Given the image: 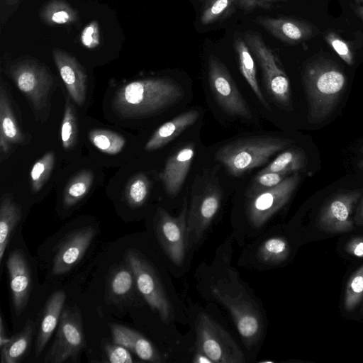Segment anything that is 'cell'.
Here are the masks:
<instances>
[{
	"label": "cell",
	"instance_id": "1",
	"mask_svg": "<svg viewBox=\"0 0 363 363\" xmlns=\"http://www.w3.org/2000/svg\"><path fill=\"white\" fill-rule=\"evenodd\" d=\"M182 86L167 77L139 79L121 86L113 98L116 113L125 118L151 116L179 101Z\"/></svg>",
	"mask_w": 363,
	"mask_h": 363
},
{
	"label": "cell",
	"instance_id": "2",
	"mask_svg": "<svg viewBox=\"0 0 363 363\" xmlns=\"http://www.w3.org/2000/svg\"><path fill=\"white\" fill-rule=\"evenodd\" d=\"M291 141L272 135H254L238 138L220 147L216 159L229 174L239 177L266 163Z\"/></svg>",
	"mask_w": 363,
	"mask_h": 363
},
{
	"label": "cell",
	"instance_id": "3",
	"mask_svg": "<svg viewBox=\"0 0 363 363\" xmlns=\"http://www.w3.org/2000/svg\"><path fill=\"white\" fill-rule=\"evenodd\" d=\"M303 81L309 101L310 121L323 119L333 109L345 88V74L332 61L319 59L308 65Z\"/></svg>",
	"mask_w": 363,
	"mask_h": 363
},
{
	"label": "cell",
	"instance_id": "4",
	"mask_svg": "<svg viewBox=\"0 0 363 363\" xmlns=\"http://www.w3.org/2000/svg\"><path fill=\"white\" fill-rule=\"evenodd\" d=\"M191 190L186 222L187 250L203 237L216 216L222 200L218 178L208 170L195 177Z\"/></svg>",
	"mask_w": 363,
	"mask_h": 363
},
{
	"label": "cell",
	"instance_id": "5",
	"mask_svg": "<svg viewBox=\"0 0 363 363\" xmlns=\"http://www.w3.org/2000/svg\"><path fill=\"white\" fill-rule=\"evenodd\" d=\"M212 296L223 305L236 325L245 345H256L263 332V321L257 303L244 290L232 289L224 280L211 286Z\"/></svg>",
	"mask_w": 363,
	"mask_h": 363
},
{
	"label": "cell",
	"instance_id": "6",
	"mask_svg": "<svg viewBox=\"0 0 363 363\" xmlns=\"http://www.w3.org/2000/svg\"><path fill=\"white\" fill-rule=\"evenodd\" d=\"M196 350L213 363H243L245 356L232 337L211 316L200 313L196 321Z\"/></svg>",
	"mask_w": 363,
	"mask_h": 363
},
{
	"label": "cell",
	"instance_id": "7",
	"mask_svg": "<svg viewBox=\"0 0 363 363\" xmlns=\"http://www.w3.org/2000/svg\"><path fill=\"white\" fill-rule=\"evenodd\" d=\"M243 37L260 67L268 94L279 104L289 106V80L275 52L257 32L247 31Z\"/></svg>",
	"mask_w": 363,
	"mask_h": 363
},
{
	"label": "cell",
	"instance_id": "8",
	"mask_svg": "<svg viewBox=\"0 0 363 363\" xmlns=\"http://www.w3.org/2000/svg\"><path fill=\"white\" fill-rule=\"evenodd\" d=\"M86 346L82 317L77 308L63 309L55 339L45 356L47 363L77 360Z\"/></svg>",
	"mask_w": 363,
	"mask_h": 363
},
{
	"label": "cell",
	"instance_id": "9",
	"mask_svg": "<svg viewBox=\"0 0 363 363\" xmlns=\"http://www.w3.org/2000/svg\"><path fill=\"white\" fill-rule=\"evenodd\" d=\"M126 259L133 272L140 294L163 322L170 321L174 317V311L153 267L135 250L128 251Z\"/></svg>",
	"mask_w": 363,
	"mask_h": 363
},
{
	"label": "cell",
	"instance_id": "10",
	"mask_svg": "<svg viewBox=\"0 0 363 363\" xmlns=\"http://www.w3.org/2000/svg\"><path fill=\"white\" fill-rule=\"evenodd\" d=\"M298 182L299 176L295 174L274 187L247 193L246 213L252 225L260 228L266 223L288 202Z\"/></svg>",
	"mask_w": 363,
	"mask_h": 363
},
{
	"label": "cell",
	"instance_id": "11",
	"mask_svg": "<svg viewBox=\"0 0 363 363\" xmlns=\"http://www.w3.org/2000/svg\"><path fill=\"white\" fill-rule=\"evenodd\" d=\"M208 72L211 90L221 108L228 114L251 119L250 108L230 72L222 61L214 55L208 57Z\"/></svg>",
	"mask_w": 363,
	"mask_h": 363
},
{
	"label": "cell",
	"instance_id": "12",
	"mask_svg": "<svg viewBox=\"0 0 363 363\" xmlns=\"http://www.w3.org/2000/svg\"><path fill=\"white\" fill-rule=\"evenodd\" d=\"M9 74L33 110L40 111L46 106L53 79L43 65L33 60H24L11 65Z\"/></svg>",
	"mask_w": 363,
	"mask_h": 363
},
{
	"label": "cell",
	"instance_id": "13",
	"mask_svg": "<svg viewBox=\"0 0 363 363\" xmlns=\"http://www.w3.org/2000/svg\"><path fill=\"white\" fill-rule=\"evenodd\" d=\"M188 203L184 199L182 210L177 216H171L160 208L157 212L155 230L158 240L171 261L181 265L185 258L186 247V222Z\"/></svg>",
	"mask_w": 363,
	"mask_h": 363
},
{
	"label": "cell",
	"instance_id": "14",
	"mask_svg": "<svg viewBox=\"0 0 363 363\" xmlns=\"http://www.w3.org/2000/svg\"><path fill=\"white\" fill-rule=\"evenodd\" d=\"M96 231L89 226L75 230L59 245L55 254L52 272L55 275H61L71 270L83 257Z\"/></svg>",
	"mask_w": 363,
	"mask_h": 363
},
{
	"label": "cell",
	"instance_id": "15",
	"mask_svg": "<svg viewBox=\"0 0 363 363\" xmlns=\"http://www.w3.org/2000/svg\"><path fill=\"white\" fill-rule=\"evenodd\" d=\"M361 196L354 191L340 194L330 200L319 216L320 228L328 233H345L353 229L351 214L354 205Z\"/></svg>",
	"mask_w": 363,
	"mask_h": 363
},
{
	"label": "cell",
	"instance_id": "16",
	"mask_svg": "<svg viewBox=\"0 0 363 363\" xmlns=\"http://www.w3.org/2000/svg\"><path fill=\"white\" fill-rule=\"evenodd\" d=\"M52 54L69 96L77 105L82 106L86 99L87 86L84 67L74 57L62 50L54 48Z\"/></svg>",
	"mask_w": 363,
	"mask_h": 363
},
{
	"label": "cell",
	"instance_id": "17",
	"mask_svg": "<svg viewBox=\"0 0 363 363\" xmlns=\"http://www.w3.org/2000/svg\"><path fill=\"white\" fill-rule=\"evenodd\" d=\"M12 303L16 314L26 308L30 296L31 277L28 263L23 253L16 250L7 259Z\"/></svg>",
	"mask_w": 363,
	"mask_h": 363
},
{
	"label": "cell",
	"instance_id": "18",
	"mask_svg": "<svg viewBox=\"0 0 363 363\" xmlns=\"http://www.w3.org/2000/svg\"><path fill=\"white\" fill-rule=\"evenodd\" d=\"M194 155V145L188 143L176 150L166 162L159 177L169 196H175L180 191Z\"/></svg>",
	"mask_w": 363,
	"mask_h": 363
},
{
	"label": "cell",
	"instance_id": "19",
	"mask_svg": "<svg viewBox=\"0 0 363 363\" xmlns=\"http://www.w3.org/2000/svg\"><path fill=\"white\" fill-rule=\"evenodd\" d=\"M255 22L279 40L298 44L314 34L313 27L302 21L288 17L257 16Z\"/></svg>",
	"mask_w": 363,
	"mask_h": 363
},
{
	"label": "cell",
	"instance_id": "20",
	"mask_svg": "<svg viewBox=\"0 0 363 363\" xmlns=\"http://www.w3.org/2000/svg\"><path fill=\"white\" fill-rule=\"evenodd\" d=\"M113 341L133 352L139 358L150 362H162L163 357L154 345L139 332L120 324L111 323Z\"/></svg>",
	"mask_w": 363,
	"mask_h": 363
},
{
	"label": "cell",
	"instance_id": "21",
	"mask_svg": "<svg viewBox=\"0 0 363 363\" xmlns=\"http://www.w3.org/2000/svg\"><path fill=\"white\" fill-rule=\"evenodd\" d=\"M66 295L62 291L53 293L44 307L38 331L35 356H40L59 324L64 309Z\"/></svg>",
	"mask_w": 363,
	"mask_h": 363
},
{
	"label": "cell",
	"instance_id": "22",
	"mask_svg": "<svg viewBox=\"0 0 363 363\" xmlns=\"http://www.w3.org/2000/svg\"><path fill=\"white\" fill-rule=\"evenodd\" d=\"M199 115L197 110H190L164 123L154 132L147 142L145 150L154 151L164 146L193 125L198 120Z\"/></svg>",
	"mask_w": 363,
	"mask_h": 363
},
{
	"label": "cell",
	"instance_id": "23",
	"mask_svg": "<svg viewBox=\"0 0 363 363\" xmlns=\"http://www.w3.org/2000/svg\"><path fill=\"white\" fill-rule=\"evenodd\" d=\"M25 136L20 130L10 105L6 91L0 87V149L6 154L11 145L21 144Z\"/></svg>",
	"mask_w": 363,
	"mask_h": 363
},
{
	"label": "cell",
	"instance_id": "24",
	"mask_svg": "<svg viewBox=\"0 0 363 363\" xmlns=\"http://www.w3.org/2000/svg\"><path fill=\"white\" fill-rule=\"evenodd\" d=\"M233 45L238 55L239 67L242 76L252 89L259 101L267 110L270 106L265 99L257 79V69L251 51L247 45L244 37L240 34L234 35Z\"/></svg>",
	"mask_w": 363,
	"mask_h": 363
},
{
	"label": "cell",
	"instance_id": "25",
	"mask_svg": "<svg viewBox=\"0 0 363 363\" xmlns=\"http://www.w3.org/2000/svg\"><path fill=\"white\" fill-rule=\"evenodd\" d=\"M21 216L19 206L11 196L5 195L0 207V261L3 259L4 252L13 233Z\"/></svg>",
	"mask_w": 363,
	"mask_h": 363
},
{
	"label": "cell",
	"instance_id": "26",
	"mask_svg": "<svg viewBox=\"0 0 363 363\" xmlns=\"http://www.w3.org/2000/svg\"><path fill=\"white\" fill-rule=\"evenodd\" d=\"M33 323L28 320L23 328L5 345L1 347V363H18L27 354L32 340Z\"/></svg>",
	"mask_w": 363,
	"mask_h": 363
},
{
	"label": "cell",
	"instance_id": "27",
	"mask_svg": "<svg viewBox=\"0 0 363 363\" xmlns=\"http://www.w3.org/2000/svg\"><path fill=\"white\" fill-rule=\"evenodd\" d=\"M40 18L49 26L69 25L79 20V15L66 1L50 0L41 9Z\"/></svg>",
	"mask_w": 363,
	"mask_h": 363
},
{
	"label": "cell",
	"instance_id": "28",
	"mask_svg": "<svg viewBox=\"0 0 363 363\" xmlns=\"http://www.w3.org/2000/svg\"><path fill=\"white\" fill-rule=\"evenodd\" d=\"M94 180V173L84 169L72 177L65 187L63 204L70 208L79 202L89 192Z\"/></svg>",
	"mask_w": 363,
	"mask_h": 363
},
{
	"label": "cell",
	"instance_id": "29",
	"mask_svg": "<svg viewBox=\"0 0 363 363\" xmlns=\"http://www.w3.org/2000/svg\"><path fill=\"white\" fill-rule=\"evenodd\" d=\"M135 279L130 267H117L111 274L109 279V293L116 300L123 299L133 291Z\"/></svg>",
	"mask_w": 363,
	"mask_h": 363
},
{
	"label": "cell",
	"instance_id": "30",
	"mask_svg": "<svg viewBox=\"0 0 363 363\" xmlns=\"http://www.w3.org/2000/svg\"><path fill=\"white\" fill-rule=\"evenodd\" d=\"M88 136L95 147L110 155L121 152L126 143L121 135L108 130L94 129L89 132Z\"/></svg>",
	"mask_w": 363,
	"mask_h": 363
},
{
	"label": "cell",
	"instance_id": "31",
	"mask_svg": "<svg viewBox=\"0 0 363 363\" xmlns=\"http://www.w3.org/2000/svg\"><path fill=\"white\" fill-rule=\"evenodd\" d=\"M305 163L303 153L299 150H289L278 155L259 172L290 173L303 168Z\"/></svg>",
	"mask_w": 363,
	"mask_h": 363
},
{
	"label": "cell",
	"instance_id": "32",
	"mask_svg": "<svg viewBox=\"0 0 363 363\" xmlns=\"http://www.w3.org/2000/svg\"><path fill=\"white\" fill-rule=\"evenodd\" d=\"M289 252V245L284 238L272 237L260 245L257 255L264 262L277 264L284 261Z\"/></svg>",
	"mask_w": 363,
	"mask_h": 363
},
{
	"label": "cell",
	"instance_id": "33",
	"mask_svg": "<svg viewBox=\"0 0 363 363\" xmlns=\"http://www.w3.org/2000/svg\"><path fill=\"white\" fill-rule=\"evenodd\" d=\"M150 187V181L144 173L131 178L125 189V198L129 206L133 208L141 206L148 197Z\"/></svg>",
	"mask_w": 363,
	"mask_h": 363
},
{
	"label": "cell",
	"instance_id": "34",
	"mask_svg": "<svg viewBox=\"0 0 363 363\" xmlns=\"http://www.w3.org/2000/svg\"><path fill=\"white\" fill-rule=\"evenodd\" d=\"M55 163V155L48 152L38 160L30 171L31 191L38 192L50 177Z\"/></svg>",
	"mask_w": 363,
	"mask_h": 363
},
{
	"label": "cell",
	"instance_id": "35",
	"mask_svg": "<svg viewBox=\"0 0 363 363\" xmlns=\"http://www.w3.org/2000/svg\"><path fill=\"white\" fill-rule=\"evenodd\" d=\"M60 133L63 147L66 150L72 148L77 141V125L74 108L69 99L65 103Z\"/></svg>",
	"mask_w": 363,
	"mask_h": 363
},
{
	"label": "cell",
	"instance_id": "36",
	"mask_svg": "<svg viewBox=\"0 0 363 363\" xmlns=\"http://www.w3.org/2000/svg\"><path fill=\"white\" fill-rule=\"evenodd\" d=\"M363 296V265L350 277L345 290L344 307L347 311L353 310Z\"/></svg>",
	"mask_w": 363,
	"mask_h": 363
},
{
	"label": "cell",
	"instance_id": "37",
	"mask_svg": "<svg viewBox=\"0 0 363 363\" xmlns=\"http://www.w3.org/2000/svg\"><path fill=\"white\" fill-rule=\"evenodd\" d=\"M235 0H215L208 7L204 8L201 15V23L203 25L213 23L225 15Z\"/></svg>",
	"mask_w": 363,
	"mask_h": 363
},
{
	"label": "cell",
	"instance_id": "38",
	"mask_svg": "<svg viewBox=\"0 0 363 363\" xmlns=\"http://www.w3.org/2000/svg\"><path fill=\"white\" fill-rule=\"evenodd\" d=\"M287 173L280 172H259L250 186L247 194L274 187L287 177Z\"/></svg>",
	"mask_w": 363,
	"mask_h": 363
},
{
	"label": "cell",
	"instance_id": "39",
	"mask_svg": "<svg viewBox=\"0 0 363 363\" xmlns=\"http://www.w3.org/2000/svg\"><path fill=\"white\" fill-rule=\"evenodd\" d=\"M325 38L328 44L345 62L349 65L353 64L352 52L349 45L342 38L333 32L328 33Z\"/></svg>",
	"mask_w": 363,
	"mask_h": 363
},
{
	"label": "cell",
	"instance_id": "40",
	"mask_svg": "<svg viewBox=\"0 0 363 363\" xmlns=\"http://www.w3.org/2000/svg\"><path fill=\"white\" fill-rule=\"evenodd\" d=\"M104 351L107 361L111 363H132L133 357L126 347L117 344L106 342L104 345Z\"/></svg>",
	"mask_w": 363,
	"mask_h": 363
},
{
	"label": "cell",
	"instance_id": "41",
	"mask_svg": "<svg viewBox=\"0 0 363 363\" xmlns=\"http://www.w3.org/2000/svg\"><path fill=\"white\" fill-rule=\"evenodd\" d=\"M80 40L82 45L88 49H94L100 45V31L99 23L92 21L83 29Z\"/></svg>",
	"mask_w": 363,
	"mask_h": 363
},
{
	"label": "cell",
	"instance_id": "42",
	"mask_svg": "<svg viewBox=\"0 0 363 363\" xmlns=\"http://www.w3.org/2000/svg\"><path fill=\"white\" fill-rule=\"evenodd\" d=\"M346 251L358 257H363V238H354L351 239L346 245Z\"/></svg>",
	"mask_w": 363,
	"mask_h": 363
},
{
	"label": "cell",
	"instance_id": "43",
	"mask_svg": "<svg viewBox=\"0 0 363 363\" xmlns=\"http://www.w3.org/2000/svg\"><path fill=\"white\" fill-rule=\"evenodd\" d=\"M235 4L245 12H250L257 7L268 8L264 0H235Z\"/></svg>",
	"mask_w": 363,
	"mask_h": 363
},
{
	"label": "cell",
	"instance_id": "44",
	"mask_svg": "<svg viewBox=\"0 0 363 363\" xmlns=\"http://www.w3.org/2000/svg\"><path fill=\"white\" fill-rule=\"evenodd\" d=\"M11 338L6 335L1 315L0 318V347L6 345L11 340Z\"/></svg>",
	"mask_w": 363,
	"mask_h": 363
},
{
	"label": "cell",
	"instance_id": "45",
	"mask_svg": "<svg viewBox=\"0 0 363 363\" xmlns=\"http://www.w3.org/2000/svg\"><path fill=\"white\" fill-rule=\"evenodd\" d=\"M193 362L196 363H213L211 359L200 351L196 350Z\"/></svg>",
	"mask_w": 363,
	"mask_h": 363
},
{
	"label": "cell",
	"instance_id": "46",
	"mask_svg": "<svg viewBox=\"0 0 363 363\" xmlns=\"http://www.w3.org/2000/svg\"><path fill=\"white\" fill-rule=\"evenodd\" d=\"M355 221L359 225H363V200L362 201L355 216Z\"/></svg>",
	"mask_w": 363,
	"mask_h": 363
},
{
	"label": "cell",
	"instance_id": "47",
	"mask_svg": "<svg viewBox=\"0 0 363 363\" xmlns=\"http://www.w3.org/2000/svg\"><path fill=\"white\" fill-rule=\"evenodd\" d=\"M351 8L353 9L354 13L359 17L363 21V6L357 4H352Z\"/></svg>",
	"mask_w": 363,
	"mask_h": 363
},
{
	"label": "cell",
	"instance_id": "48",
	"mask_svg": "<svg viewBox=\"0 0 363 363\" xmlns=\"http://www.w3.org/2000/svg\"><path fill=\"white\" fill-rule=\"evenodd\" d=\"M20 1L21 0H1V2H4L5 4H6L9 6L16 5V4H18V2Z\"/></svg>",
	"mask_w": 363,
	"mask_h": 363
},
{
	"label": "cell",
	"instance_id": "49",
	"mask_svg": "<svg viewBox=\"0 0 363 363\" xmlns=\"http://www.w3.org/2000/svg\"><path fill=\"white\" fill-rule=\"evenodd\" d=\"M215 0H203V7H208L211 3H213Z\"/></svg>",
	"mask_w": 363,
	"mask_h": 363
},
{
	"label": "cell",
	"instance_id": "50",
	"mask_svg": "<svg viewBox=\"0 0 363 363\" xmlns=\"http://www.w3.org/2000/svg\"><path fill=\"white\" fill-rule=\"evenodd\" d=\"M278 1H285V0H264V2L266 4V5L268 6V8H269L272 2Z\"/></svg>",
	"mask_w": 363,
	"mask_h": 363
},
{
	"label": "cell",
	"instance_id": "51",
	"mask_svg": "<svg viewBox=\"0 0 363 363\" xmlns=\"http://www.w3.org/2000/svg\"><path fill=\"white\" fill-rule=\"evenodd\" d=\"M355 1L357 2V4H359L360 3L363 4V0H355Z\"/></svg>",
	"mask_w": 363,
	"mask_h": 363
}]
</instances>
